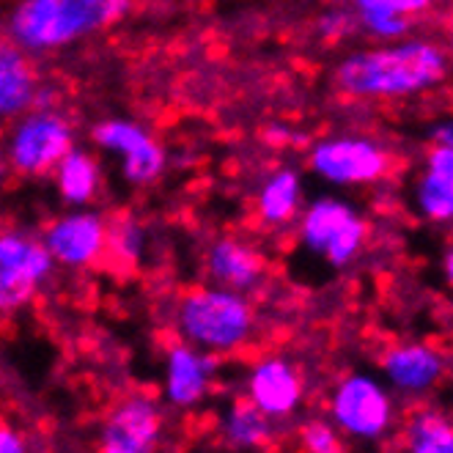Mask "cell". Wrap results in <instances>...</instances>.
<instances>
[{"instance_id": "cell-24", "label": "cell", "mask_w": 453, "mask_h": 453, "mask_svg": "<svg viewBox=\"0 0 453 453\" xmlns=\"http://www.w3.org/2000/svg\"><path fill=\"white\" fill-rule=\"evenodd\" d=\"M297 445L303 453H346L341 432L327 418H308L297 429Z\"/></svg>"}, {"instance_id": "cell-15", "label": "cell", "mask_w": 453, "mask_h": 453, "mask_svg": "<svg viewBox=\"0 0 453 453\" xmlns=\"http://www.w3.org/2000/svg\"><path fill=\"white\" fill-rule=\"evenodd\" d=\"M415 206L429 223L453 220V135L450 124L434 129V138L415 181Z\"/></svg>"}, {"instance_id": "cell-5", "label": "cell", "mask_w": 453, "mask_h": 453, "mask_svg": "<svg viewBox=\"0 0 453 453\" xmlns=\"http://www.w3.org/2000/svg\"><path fill=\"white\" fill-rule=\"evenodd\" d=\"M295 223L300 245L335 270L357 261L368 242V223L363 211L335 196H322L305 203Z\"/></svg>"}, {"instance_id": "cell-27", "label": "cell", "mask_w": 453, "mask_h": 453, "mask_svg": "<svg viewBox=\"0 0 453 453\" xmlns=\"http://www.w3.org/2000/svg\"><path fill=\"white\" fill-rule=\"evenodd\" d=\"M442 270H445V280L450 283L453 280V250L448 248L445 256H442Z\"/></svg>"}, {"instance_id": "cell-8", "label": "cell", "mask_w": 453, "mask_h": 453, "mask_svg": "<svg viewBox=\"0 0 453 453\" xmlns=\"http://www.w3.org/2000/svg\"><path fill=\"white\" fill-rule=\"evenodd\" d=\"M52 270L56 264L42 245V236L22 228L0 231V316L31 305Z\"/></svg>"}, {"instance_id": "cell-9", "label": "cell", "mask_w": 453, "mask_h": 453, "mask_svg": "<svg viewBox=\"0 0 453 453\" xmlns=\"http://www.w3.org/2000/svg\"><path fill=\"white\" fill-rule=\"evenodd\" d=\"M165 429V407L149 393H129L99 423L96 453H159Z\"/></svg>"}, {"instance_id": "cell-22", "label": "cell", "mask_w": 453, "mask_h": 453, "mask_svg": "<svg viewBox=\"0 0 453 453\" xmlns=\"http://www.w3.org/2000/svg\"><path fill=\"white\" fill-rule=\"evenodd\" d=\"M404 453H453V423L437 407H415L402 426Z\"/></svg>"}, {"instance_id": "cell-11", "label": "cell", "mask_w": 453, "mask_h": 453, "mask_svg": "<svg viewBox=\"0 0 453 453\" xmlns=\"http://www.w3.org/2000/svg\"><path fill=\"white\" fill-rule=\"evenodd\" d=\"M91 138L99 151L119 159L121 176L132 188H149L165 173V146L135 119H104L91 129Z\"/></svg>"}, {"instance_id": "cell-17", "label": "cell", "mask_w": 453, "mask_h": 453, "mask_svg": "<svg viewBox=\"0 0 453 453\" xmlns=\"http://www.w3.org/2000/svg\"><path fill=\"white\" fill-rule=\"evenodd\" d=\"M218 437L231 453H264L275 445L278 423L250 404L245 395H239L220 410Z\"/></svg>"}, {"instance_id": "cell-16", "label": "cell", "mask_w": 453, "mask_h": 453, "mask_svg": "<svg viewBox=\"0 0 453 453\" xmlns=\"http://www.w3.org/2000/svg\"><path fill=\"white\" fill-rule=\"evenodd\" d=\"M203 266H206V275L215 286L239 291V295H253L258 291L266 280V256L245 242V239H236V236H220L215 239L203 256Z\"/></svg>"}, {"instance_id": "cell-7", "label": "cell", "mask_w": 453, "mask_h": 453, "mask_svg": "<svg viewBox=\"0 0 453 453\" xmlns=\"http://www.w3.org/2000/svg\"><path fill=\"white\" fill-rule=\"evenodd\" d=\"M311 171L333 188H371L393 171L390 149L368 135H330L308 151Z\"/></svg>"}, {"instance_id": "cell-13", "label": "cell", "mask_w": 453, "mask_h": 453, "mask_svg": "<svg viewBox=\"0 0 453 453\" xmlns=\"http://www.w3.org/2000/svg\"><path fill=\"white\" fill-rule=\"evenodd\" d=\"M42 245L56 266L88 270L108 256V220L96 209L77 206L44 228Z\"/></svg>"}, {"instance_id": "cell-3", "label": "cell", "mask_w": 453, "mask_h": 453, "mask_svg": "<svg viewBox=\"0 0 453 453\" xmlns=\"http://www.w3.org/2000/svg\"><path fill=\"white\" fill-rule=\"evenodd\" d=\"M173 330L179 341L215 357L239 355L258 333V316L248 295L223 286H196L176 300Z\"/></svg>"}, {"instance_id": "cell-20", "label": "cell", "mask_w": 453, "mask_h": 453, "mask_svg": "<svg viewBox=\"0 0 453 453\" xmlns=\"http://www.w3.org/2000/svg\"><path fill=\"white\" fill-rule=\"evenodd\" d=\"M305 206V188L297 168L280 165L258 184L256 193V218L270 228L291 226Z\"/></svg>"}, {"instance_id": "cell-21", "label": "cell", "mask_w": 453, "mask_h": 453, "mask_svg": "<svg viewBox=\"0 0 453 453\" xmlns=\"http://www.w3.org/2000/svg\"><path fill=\"white\" fill-rule=\"evenodd\" d=\"M56 179L58 196L72 206H91L102 190V165L94 151L72 146L61 163L56 165V171L50 173Z\"/></svg>"}, {"instance_id": "cell-28", "label": "cell", "mask_w": 453, "mask_h": 453, "mask_svg": "<svg viewBox=\"0 0 453 453\" xmlns=\"http://www.w3.org/2000/svg\"><path fill=\"white\" fill-rule=\"evenodd\" d=\"M9 173H12V168H9V163H6V154H4V149H0V188H4V184H6Z\"/></svg>"}, {"instance_id": "cell-2", "label": "cell", "mask_w": 453, "mask_h": 453, "mask_svg": "<svg viewBox=\"0 0 453 453\" xmlns=\"http://www.w3.org/2000/svg\"><path fill=\"white\" fill-rule=\"evenodd\" d=\"M135 0H17L6 36L28 56H47L104 34L132 12Z\"/></svg>"}, {"instance_id": "cell-23", "label": "cell", "mask_w": 453, "mask_h": 453, "mask_svg": "<svg viewBox=\"0 0 453 453\" xmlns=\"http://www.w3.org/2000/svg\"><path fill=\"white\" fill-rule=\"evenodd\" d=\"M149 248V231L135 215L108 223V256L124 266H138Z\"/></svg>"}, {"instance_id": "cell-6", "label": "cell", "mask_w": 453, "mask_h": 453, "mask_svg": "<svg viewBox=\"0 0 453 453\" xmlns=\"http://www.w3.org/2000/svg\"><path fill=\"white\" fill-rule=\"evenodd\" d=\"M74 146V124L56 104H34L19 113L6 135V163L12 173L42 179L56 171L61 157Z\"/></svg>"}, {"instance_id": "cell-12", "label": "cell", "mask_w": 453, "mask_h": 453, "mask_svg": "<svg viewBox=\"0 0 453 453\" xmlns=\"http://www.w3.org/2000/svg\"><path fill=\"white\" fill-rule=\"evenodd\" d=\"M245 398L278 426L297 418L308 398L303 368L286 355L258 357L245 374Z\"/></svg>"}, {"instance_id": "cell-18", "label": "cell", "mask_w": 453, "mask_h": 453, "mask_svg": "<svg viewBox=\"0 0 453 453\" xmlns=\"http://www.w3.org/2000/svg\"><path fill=\"white\" fill-rule=\"evenodd\" d=\"M434 6L437 0H352V14L365 36L395 42L410 36L415 19L429 14Z\"/></svg>"}, {"instance_id": "cell-26", "label": "cell", "mask_w": 453, "mask_h": 453, "mask_svg": "<svg viewBox=\"0 0 453 453\" xmlns=\"http://www.w3.org/2000/svg\"><path fill=\"white\" fill-rule=\"evenodd\" d=\"M0 453H31V442L17 426L0 420Z\"/></svg>"}, {"instance_id": "cell-19", "label": "cell", "mask_w": 453, "mask_h": 453, "mask_svg": "<svg viewBox=\"0 0 453 453\" xmlns=\"http://www.w3.org/2000/svg\"><path fill=\"white\" fill-rule=\"evenodd\" d=\"M39 94L42 83L31 56L9 36H0V121L17 119L19 113L34 108Z\"/></svg>"}, {"instance_id": "cell-1", "label": "cell", "mask_w": 453, "mask_h": 453, "mask_svg": "<svg viewBox=\"0 0 453 453\" xmlns=\"http://www.w3.org/2000/svg\"><path fill=\"white\" fill-rule=\"evenodd\" d=\"M448 50L434 39L404 36L341 58L335 86L352 99H412L440 88L448 77Z\"/></svg>"}, {"instance_id": "cell-4", "label": "cell", "mask_w": 453, "mask_h": 453, "mask_svg": "<svg viewBox=\"0 0 453 453\" xmlns=\"http://www.w3.org/2000/svg\"><path fill=\"white\" fill-rule=\"evenodd\" d=\"M327 420L343 440L360 445L385 442L398 423V398L371 371H346L327 395Z\"/></svg>"}, {"instance_id": "cell-25", "label": "cell", "mask_w": 453, "mask_h": 453, "mask_svg": "<svg viewBox=\"0 0 453 453\" xmlns=\"http://www.w3.org/2000/svg\"><path fill=\"white\" fill-rule=\"evenodd\" d=\"M352 31H357V19H355L352 9H330L319 17V36L325 42L338 44L343 39H349Z\"/></svg>"}, {"instance_id": "cell-14", "label": "cell", "mask_w": 453, "mask_h": 453, "mask_svg": "<svg viewBox=\"0 0 453 453\" xmlns=\"http://www.w3.org/2000/svg\"><path fill=\"white\" fill-rule=\"evenodd\" d=\"M220 377V357L176 341L163 357V402L168 410L193 412L206 404Z\"/></svg>"}, {"instance_id": "cell-10", "label": "cell", "mask_w": 453, "mask_h": 453, "mask_svg": "<svg viewBox=\"0 0 453 453\" xmlns=\"http://www.w3.org/2000/svg\"><path fill=\"white\" fill-rule=\"evenodd\" d=\"M448 377V355L432 341H398L380 355V380L398 402L420 404Z\"/></svg>"}]
</instances>
